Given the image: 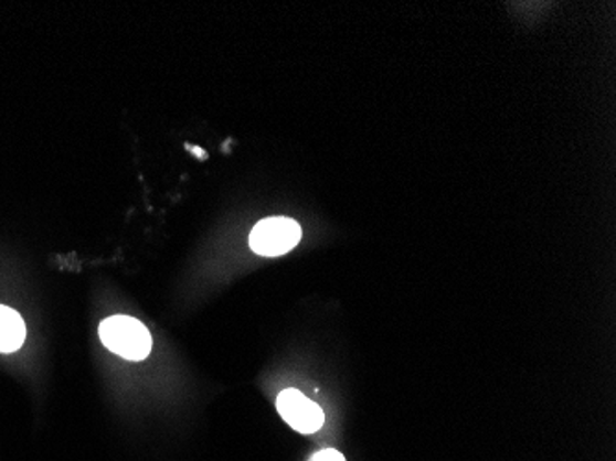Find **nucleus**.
I'll return each instance as SVG.
<instances>
[{"label":"nucleus","instance_id":"3","mask_svg":"<svg viewBox=\"0 0 616 461\" xmlns=\"http://www.w3.org/2000/svg\"><path fill=\"white\" fill-rule=\"evenodd\" d=\"M277 408L288 425L301 433H315L323 425V411L320 406L307 399L297 389H285L277 399Z\"/></svg>","mask_w":616,"mask_h":461},{"label":"nucleus","instance_id":"2","mask_svg":"<svg viewBox=\"0 0 616 461\" xmlns=\"http://www.w3.org/2000/svg\"><path fill=\"white\" fill-rule=\"evenodd\" d=\"M301 240V227L296 219L266 218L258 222L252 230L249 246L261 257H279L296 248Z\"/></svg>","mask_w":616,"mask_h":461},{"label":"nucleus","instance_id":"5","mask_svg":"<svg viewBox=\"0 0 616 461\" xmlns=\"http://www.w3.org/2000/svg\"><path fill=\"white\" fill-rule=\"evenodd\" d=\"M312 461H346V458H343V454H340L338 450L326 449L320 450V452L312 458Z\"/></svg>","mask_w":616,"mask_h":461},{"label":"nucleus","instance_id":"1","mask_svg":"<svg viewBox=\"0 0 616 461\" xmlns=\"http://www.w3.org/2000/svg\"><path fill=\"white\" fill-rule=\"evenodd\" d=\"M100 340L107 350L126 361H145L150 355V331L131 315H111L102 321Z\"/></svg>","mask_w":616,"mask_h":461},{"label":"nucleus","instance_id":"4","mask_svg":"<svg viewBox=\"0 0 616 461\" xmlns=\"http://www.w3.org/2000/svg\"><path fill=\"white\" fill-rule=\"evenodd\" d=\"M26 326L15 310L0 304V353H13L23 345Z\"/></svg>","mask_w":616,"mask_h":461}]
</instances>
